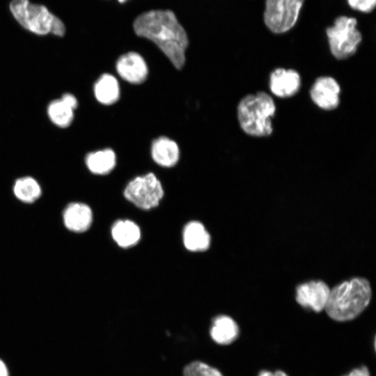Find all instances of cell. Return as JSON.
<instances>
[{"instance_id": "25", "label": "cell", "mask_w": 376, "mask_h": 376, "mask_svg": "<svg viewBox=\"0 0 376 376\" xmlns=\"http://www.w3.org/2000/svg\"><path fill=\"white\" fill-rule=\"evenodd\" d=\"M258 376H288V375L282 370H276L274 372H271L268 370H262L259 373Z\"/></svg>"}, {"instance_id": "23", "label": "cell", "mask_w": 376, "mask_h": 376, "mask_svg": "<svg viewBox=\"0 0 376 376\" xmlns=\"http://www.w3.org/2000/svg\"><path fill=\"white\" fill-rule=\"evenodd\" d=\"M61 100L72 110L75 109L78 104L77 98L70 93L64 94Z\"/></svg>"}, {"instance_id": "18", "label": "cell", "mask_w": 376, "mask_h": 376, "mask_svg": "<svg viewBox=\"0 0 376 376\" xmlns=\"http://www.w3.org/2000/svg\"><path fill=\"white\" fill-rule=\"evenodd\" d=\"M88 169L94 174L105 175L113 170L116 165L115 152L106 148L89 153L86 158Z\"/></svg>"}, {"instance_id": "8", "label": "cell", "mask_w": 376, "mask_h": 376, "mask_svg": "<svg viewBox=\"0 0 376 376\" xmlns=\"http://www.w3.org/2000/svg\"><path fill=\"white\" fill-rule=\"evenodd\" d=\"M340 88L337 81L331 77L317 78L310 89L312 101L320 109L329 111L335 109L340 103Z\"/></svg>"}, {"instance_id": "15", "label": "cell", "mask_w": 376, "mask_h": 376, "mask_svg": "<svg viewBox=\"0 0 376 376\" xmlns=\"http://www.w3.org/2000/svg\"><path fill=\"white\" fill-rule=\"evenodd\" d=\"M183 243L191 251H203L210 244V236L205 226L199 221L189 222L183 230Z\"/></svg>"}, {"instance_id": "2", "label": "cell", "mask_w": 376, "mask_h": 376, "mask_svg": "<svg viewBox=\"0 0 376 376\" xmlns=\"http://www.w3.org/2000/svg\"><path fill=\"white\" fill-rule=\"evenodd\" d=\"M372 296L369 281L353 278L330 290L324 310L334 320L346 322L359 316L368 306Z\"/></svg>"}, {"instance_id": "4", "label": "cell", "mask_w": 376, "mask_h": 376, "mask_svg": "<svg viewBox=\"0 0 376 376\" xmlns=\"http://www.w3.org/2000/svg\"><path fill=\"white\" fill-rule=\"evenodd\" d=\"M9 8L16 21L34 34L52 33L61 37L65 33L63 22L43 5L32 3L29 0H12Z\"/></svg>"}, {"instance_id": "12", "label": "cell", "mask_w": 376, "mask_h": 376, "mask_svg": "<svg viewBox=\"0 0 376 376\" xmlns=\"http://www.w3.org/2000/svg\"><path fill=\"white\" fill-rule=\"evenodd\" d=\"M93 221L91 207L82 203L69 204L63 212V222L65 227L73 232L81 233L87 230Z\"/></svg>"}, {"instance_id": "26", "label": "cell", "mask_w": 376, "mask_h": 376, "mask_svg": "<svg viewBox=\"0 0 376 376\" xmlns=\"http://www.w3.org/2000/svg\"><path fill=\"white\" fill-rule=\"evenodd\" d=\"M0 376H9L8 368L1 359H0Z\"/></svg>"}, {"instance_id": "6", "label": "cell", "mask_w": 376, "mask_h": 376, "mask_svg": "<svg viewBox=\"0 0 376 376\" xmlns=\"http://www.w3.org/2000/svg\"><path fill=\"white\" fill-rule=\"evenodd\" d=\"M124 196L139 208L150 210L159 205L164 190L156 175L149 173L132 180L124 190Z\"/></svg>"}, {"instance_id": "7", "label": "cell", "mask_w": 376, "mask_h": 376, "mask_svg": "<svg viewBox=\"0 0 376 376\" xmlns=\"http://www.w3.org/2000/svg\"><path fill=\"white\" fill-rule=\"evenodd\" d=\"M304 0H265L264 22L274 33H283L296 24Z\"/></svg>"}, {"instance_id": "13", "label": "cell", "mask_w": 376, "mask_h": 376, "mask_svg": "<svg viewBox=\"0 0 376 376\" xmlns=\"http://www.w3.org/2000/svg\"><path fill=\"white\" fill-rule=\"evenodd\" d=\"M151 155L157 164L164 167H171L177 164L180 150L174 141L166 136H161L153 141Z\"/></svg>"}, {"instance_id": "10", "label": "cell", "mask_w": 376, "mask_h": 376, "mask_svg": "<svg viewBox=\"0 0 376 376\" xmlns=\"http://www.w3.org/2000/svg\"><path fill=\"white\" fill-rule=\"evenodd\" d=\"M120 77L126 81L139 84L146 81L148 68L144 58L135 52H129L121 55L116 63Z\"/></svg>"}, {"instance_id": "22", "label": "cell", "mask_w": 376, "mask_h": 376, "mask_svg": "<svg viewBox=\"0 0 376 376\" xmlns=\"http://www.w3.org/2000/svg\"><path fill=\"white\" fill-rule=\"evenodd\" d=\"M349 6L362 13H370L376 6V0H347Z\"/></svg>"}, {"instance_id": "11", "label": "cell", "mask_w": 376, "mask_h": 376, "mask_svg": "<svg viewBox=\"0 0 376 376\" xmlns=\"http://www.w3.org/2000/svg\"><path fill=\"white\" fill-rule=\"evenodd\" d=\"M301 86L299 74L292 69L282 68L274 70L269 77V89L279 97H290L296 95Z\"/></svg>"}, {"instance_id": "19", "label": "cell", "mask_w": 376, "mask_h": 376, "mask_svg": "<svg viewBox=\"0 0 376 376\" xmlns=\"http://www.w3.org/2000/svg\"><path fill=\"white\" fill-rule=\"evenodd\" d=\"M13 191L19 200L29 203L36 201L42 193L38 182L29 176L17 180L13 187Z\"/></svg>"}, {"instance_id": "16", "label": "cell", "mask_w": 376, "mask_h": 376, "mask_svg": "<svg viewBox=\"0 0 376 376\" xmlns=\"http://www.w3.org/2000/svg\"><path fill=\"white\" fill-rule=\"evenodd\" d=\"M111 236L117 244L123 248L131 247L139 241V227L130 220H118L111 228Z\"/></svg>"}, {"instance_id": "1", "label": "cell", "mask_w": 376, "mask_h": 376, "mask_svg": "<svg viewBox=\"0 0 376 376\" xmlns=\"http://www.w3.org/2000/svg\"><path fill=\"white\" fill-rule=\"evenodd\" d=\"M135 33L154 42L175 68L185 63L189 45L187 32L171 10L155 9L144 12L133 22Z\"/></svg>"}, {"instance_id": "24", "label": "cell", "mask_w": 376, "mask_h": 376, "mask_svg": "<svg viewBox=\"0 0 376 376\" xmlns=\"http://www.w3.org/2000/svg\"><path fill=\"white\" fill-rule=\"evenodd\" d=\"M343 376H370L368 368L362 366L352 370L349 373Z\"/></svg>"}, {"instance_id": "3", "label": "cell", "mask_w": 376, "mask_h": 376, "mask_svg": "<svg viewBox=\"0 0 376 376\" xmlns=\"http://www.w3.org/2000/svg\"><path fill=\"white\" fill-rule=\"evenodd\" d=\"M276 106L265 92L244 96L237 106V118L242 130L253 136H267L273 132L272 118Z\"/></svg>"}, {"instance_id": "21", "label": "cell", "mask_w": 376, "mask_h": 376, "mask_svg": "<svg viewBox=\"0 0 376 376\" xmlns=\"http://www.w3.org/2000/svg\"><path fill=\"white\" fill-rule=\"evenodd\" d=\"M183 376H223V375L218 369L202 361H195L185 367Z\"/></svg>"}, {"instance_id": "9", "label": "cell", "mask_w": 376, "mask_h": 376, "mask_svg": "<svg viewBox=\"0 0 376 376\" xmlns=\"http://www.w3.org/2000/svg\"><path fill=\"white\" fill-rule=\"evenodd\" d=\"M330 289L322 281H311L297 286L296 300L304 308L319 313L325 308Z\"/></svg>"}, {"instance_id": "20", "label": "cell", "mask_w": 376, "mask_h": 376, "mask_svg": "<svg viewBox=\"0 0 376 376\" xmlns=\"http://www.w3.org/2000/svg\"><path fill=\"white\" fill-rule=\"evenodd\" d=\"M47 113L52 122L61 127L69 126L74 118L73 110L61 100H54L49 104Z\"/></svg>"}, {"instance_id": "14", "label": "cell", "mask_w": 376, "mask_h": 376, "mask_svg": "<svg viewBox=\"0 0 376 376\" xmlns=\"http://www.w3.org/2000/svg\"><path fill=\"white\" fill-rule=\"evenodd\" d=\"M211 338L217 344L228 345L234 342L239 335V327L230 316L221 315L212 321L210 329Z\"/></svg>"}, {"instance_id": "27", "label": "cell", "mask_w": 376, "mask_h": 376, "mask_svg": "<svg viewBox=\"0 0 376 376\" xmlns=\"http://www.w3.org/2000/svg\"><path fill=\"white\" fill-rule=\"evenodd\" d=\"M118 3H124L128 1L129 0H117Z\"/></svg>"}, {"instance_id": "5", "label": "cell", "mask_w": 376, "mask_h": 376, "mask_svg": "<svg viewBox=\"0 0 376 376\" xmlns=\"http://www.w3.org/2000/svg\"><path fill=\"white\" fill-rule=\"evenodd\" d=\"M357 24L354 17L339 16L334 25L326 29L329 49L336 58L345 59L356 53L362 40Z\"/></svg>"}, {"instance_id": "17", "label": "cell", "mask_w": 376, "mask_h": 376, "mask_svg": "<svg viewBox=\"0 0 376 376\" xmlns=\"http://www.w3.org/2000/svg\"><path fill=\"white\" fill-rule=\"evenodd\" d=\"M94 94L97 100L103 104L115 103L120 97L118 80L111 75H102L94 85Z\"/></svg>"}]
</instances>
